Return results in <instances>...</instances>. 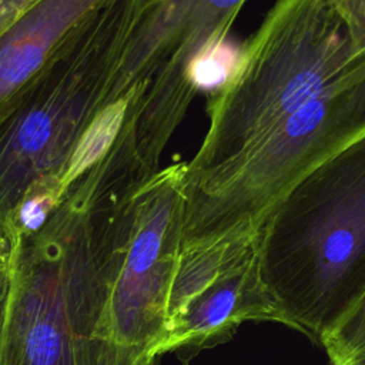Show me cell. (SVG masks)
Wrapping results in <instances>:
<instances>
[{"label":"cell","instance_id":"10","mask_svg":"<svg viewBox=\"0 0 365 365\" xmlns=\"http://www.w3.org/2000/svg\"><path fill=\"white\" fill-rule=\"evenodd\" d=\"M66 192L61 175L41 177L26 188L3 230L11 262L21 242L36 235L46 225Z\"/></svg>","mask_w":365,"mask_h":365},{"label":"cell","instance_id":"12","mask_svg":"<svg viewBox=\"0 0 365 365\" xmlns=\"http://www.w3.org/2000/svg\"><path fill=\"white\" fill-rule=\"evenodd\" d=\"M44 0H0V37Z\"/></svg>","mask_w":365,"mask_h":365},{"label":"cell","instance_id":"3","mask_svg":"<svg viewBox=\"0 0 365 365\" xmlns=\"http://www.w3.org/2000/svg\"><path fill=\"white\" fill-rule=\"evenodd\" d=\"M257 259L291 328L319 344L365 292V135L279 198Z\"/></svg>","mask_w":365,"mask_h":365},{"label":"cell","instance_id":"14","mask_svg":"<svg viewBox=\"0 0 365 365\" xmlns=\"http://www.w3.org/2000/svg\"><path fill=\"white\" fill-rule=\"evenodd\" d=\"M351 24L361 47L365 48V0H345Z\"/></svg>","mask_w":365,"mask_h":365},{"label":"cell","instance_id":"6","mask_svg":"<svg viewBox=\"0 0 365 365\" xmlns=\"http://www.w3.org/2000/svg\"><path fill=\"white\" fill-rule=\"evenodd\" d=\"M184 161L158 168L135 191L124 255L113 275L108 318L113 341L140 364H158L167 305L181 244Z\"/></svg>","mask_w":365,"mask_h":365},{"label":"cell","instance_id":"13","mask_svg":"<svg viewBox=\"0 0 365 365\" xmlns=\"http://www.w3.org/2000/svg\"><path fill=\"white\" fill-rule=\"evenodd\" d=\"M11 278H13V262L10 259V251L6 240L0 237V327L4 324L10 294H11Z\"/></svg>","mask_w":365,"mask_h":365},{"label":"cell","instance_id":"9","mask_svg":"<svg viewBox=\"0 0 365 365\" xmlns=\"http://www.w3.org/2000/svg\"><path fill=\"white\" fill-rule=\"evenodd\" d=\"M108 0H44L0 37V120L63 40Z\"/></svg>","mask_w":365,"mask_h":365},{"label":"cell","instance_id":"7","mask_svg":"<svg viewBox=\"0 0 365 365\" xmlns=\"http://www.w3.org/2000/svg\"><path fill=\"white\" fill-rule=\"evenodd\" d=\"M245 0H211L167 61L143 91L134 120L135 148L153 171L184 120L198 87L195 68L200 58L222 44Z\"/></svg>","mask_w":365,"mask_h":365},{"label":"cell","instance_id":"11","mask_svg":"<svg viewBox=\"0 0 365 365\" xmlns=\"http://www.w3.org/2000/svg\"><path fill=\"white\" fill-rule=\"evenodd\" d=\"M331 365H365V292L321 338Z\"/></svg>","mask_w":365,"mask_h":365},{"label":"cell","instance_id":"5","mask_svg":"<svg viewBox=\"0 0 365 365\" xmlns=\"http://www.w3.org/2000/svg\"><path fill=\"white\" fill-rule=\"evenodd\" d=\"M365 135V64L282 120L244 155L184 185L180 255L258 237L279 198Z\"/></svg>","mask_w":365,"mask_h":365},{"label":"cell","instance_id":"8","mask_svg":"<svg viewBox=\"0 0 365 365\" xmlns=\"http://www.w3.org/2000/svg\"><path fill=\"white\" fill-rule=\"evenodd\" d=\"M247 321H271L291 328L261 279L257 251L191 297L170 321L153 355L180 352L187 361L228 341Z\"/></svg>","mask_w":365,"mask_h":365},{"label":"cell","instance_id":"2","mask_svg":"<svg viewBox=\"0 0 365 365\" xmlns=\"http://www.w3.org/2000/svg\"><path fill=\"white\" fill-rule=\"evenodd\" d=\"M365 64L345 0H275L207 103L184 185L231 164L289 114Z\"/></svg>","mask_w":365,"mask_h":365},{"label":"cell","instance_id":"1","mask_svg":"<svg viewBox=\"0 0 365 365\" xmlns=\"http://www.w3.org/2000/svg\"><path fill=\"white\" fill-rule=\"evenodd\" d=\"M154 173L133 134L120 131L46 225L21 242L13 257L0 365H145L115 345L107 308L134 194Z\"/></svg>","mask_w":365,"mask_h":365},{"label":"cell","instance_id":"4","mask_svg":"<svg viewBox=\"0 0 365 365\" xmlns=\"http://www.w3.org/2000/svg\"><path fill=\"white\" fill-rule=\"evenodd\" d=\"M150 0H108L56 48L0 120V237L36 180L64 175L103 110L128 40Z\"/></svg>","mask_w":365,"mask_h":365}]
</instances>
